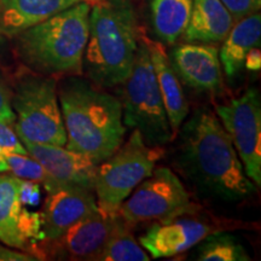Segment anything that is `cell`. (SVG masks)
<instances>
[{
	"label": "cell",
	"mask_w": 261,
	"mask_h": 261,
	"mask_svg": "<svg viewBox=\"0 0 261 261\" xmlns=\"http://www.w3.org/2000/svg\"><path fill=\"white\" fill-rule=\"evenodd\" d=\"M179 132L175 163L204 195L225 202L247 200L256 185L247 177L230 136L211 110L196 109Z\"/></svg>",
	"instance_id": "obj_1"
},
{
	"label": "cell",
	"mask_w": 261,
	"mask_h": 261,
	"mask_svg": "<svg viewBox=\"0 0 261 261\" xmlns=\"http://www.w3.org/2000/svg\"><path fill=\"white\" fill-rule=\"evenodd\" d=\"M57 93L67 133L65 148L99 165L121 146L126 126L120 99L81 75L62 79Z\"/></svg>",
	"instance_id": "obj_2"
},
{
	"label": "cell",
	"mask_w": 261,
	"mask_h": 261,
	"mask_svg": "<svg viewBox=\"0 0 261 261\" xmlns=\"http://www.w3.org/2000/svg\"><path fill=\"white\" fill-rule=\"evenodd\" d=\"M140 27L132 0H103L91 6L83 73L102 89L125 83L132 70Z\"/></svg>",
	"instance_id": "obj_3"
},
{
	"label": "cell",
	"mask_w": 261,
	"mask_h": 261,
	"mask_svg": "<svg viewBox=\"0 0 261 261\" xmlns=\"http://www.w3.org/2000/svg\"><path fill=\"white\" fill-rule=\"evenodd\" d=\"M90 10L81 2L15 35L16 54L24 67L55 77L83 74Z\"/></svg>",
	"instance_id": "obj_4"
},
{
	"label": "cell",
	"mask_w": 261,
	"mask_h": 261,
	"mask_svg": "<svg viewBox=\"0 0 261 261\" xmlns=\"http://www.w3.org/2000/svg\"><path fill=\"white\" fill-rule=\"evenodd\" d=\"M57 79L22 67L15 74L11 107L21 142L64 146L67 133L57 93Z\"/></svg>",
	"instance_id": "obj_5"
},
{
	"label": "cell",
	"mask_w": 261,
	"mask_h": 261,
	"mask_svg": "<svg viewBox=\"0 0 261 261\" xmlns=\"http://www.w3.org/2000/svg\"><path fill=\"white\" fill-rule=\"evenodd\" d=\"M122 90V121L138 130L149 146H163L174 136L169 123L148 46V37L140 29L135 63Z\"/></svg>",
	"instance_id": "obj_6"
},
{
	"label": "cell",
	"mask_w": 261,
	"mask_h": 261,
	"mask_svg": "<svg viewBox=\"0 0 261 261\" xmlns=\"http://www.w3.org/2000/svg\"><path fill=\"white\" fill-rule=\"evenodd\" d=\"M162 155L161 146H149L133 129L125 144L98 165L94 180L98 208L107 214L119 213L122 202L151 174Z\"/></svg>",
	"instance_id": "obj_7"
},
{
	"label": "cell",
	"mask_w": 261,
	"mask_h": 261,
	"mask_svg": "<svg viewBox=\"0 0 261 261\" xmlns=\"http://www.w3.org/2000/svg\"><path fill=\"white\" fill-rule=\"evenodd\" d=\"M132 192L119 208L120 217L126 224L159 221L196 210L184 184L167 167L154 168Z\"/></svg>",
	"instance_id": "obj_8"
},
{
	"label": "cell",
	"mask_w": 261,
	"mask_h": 261,
	"mask_svg": "<svg viewBox=\"0 0 261 261\" xmlns=\"http://www.w3.org/2000/svg\"><path fill=\"white\" fill-rule=\"evenodd\" d=\"M221 125L230 136L247 177L261 185V99L256 89H248L228 104L215 107Z\"/></svg>",
	"instance_id": "obj_9"
},
{
	"label": "cell",
	"mask_w": 261,
	"mask_h": 261,
	"mask_svg": "<svg viewBox=\"0 0 261 261\" xmlns=\"http://www.w3.org/2000/svg\"><path fill=\"white\" fill-rule=\"evenodd\" d=\"M44 187L47 191L41 212L45 241L56 240L77 221L99 210L92 189L55 180Z\"/></svg>",
	"instance_id": "obj_10"
},
{
	"label": "cell",
	"mask_w": 261,
	"mask_h": 261,
	"mask_svg": "<svg viewBox=\"0 0 261 261\" xmlns=\"http://www.w3.org/2000/svg\"><path fill=\"white\" fill-rule=\"evenodd\" d=\"M117 214V213H116ZM114 215L98 210L47 243L50 255L61 260H99L113 226Z\"/></svg>",
	"instance_id": "obj_11"
},
{
	"label": "cell",
	"mask_w": 261,
	"mask_h": 261,
	"mask_svg": "<svg viewBox=\"0 0 261 261\" xmlns=\"http://www.w3.org/2000/svg\"><path fill=\"white\" fill-rule=\"evenodd\" d=\"M184 213L159 220L139 238L140 246L155 259L171 257L197 246L205 236L213 232L212 225Z\"/></svg>",
	"instance_id": "obj_12"
},
{
	"label": "cell",
	"mask_w": 261,
	"mask_h": 261,
	"mask_svg": "<svg viewBox=\"0 0 261 261\" xmlns=\"http://www.w3.org/2000/svg\"><path fill=\"white\" fill-rule=\"evenodd\" d=\"M168 60L178 76L191 89L219 93L223 87L219 50L214 45L202 42L178 45L171 51Z\"/></svg>",
	"instance_id": "obj_13"
},
{
	"label": "cell",
	"mask_w": 261,
	"mask_h": 261,
	"mask_svg": "<svg viewBox=\"0 0 261 261\" xmlns=\"http://www.w3.org/2000/svg\"><path fill=\"white\" fill-rule=\"evenodd\" d=\"M28 155L44 167L52 180L94 190L98 163L89 156L64 146L22 142Z\"/></svg>",
	"instance_id": "obj_14"
},
{
	"label": "cell",
	"mask_w": 261,
	"mask_h": 261,
	"mask_svg": "<svg viewBox=\"0 0 261 261\" xmlns=\"http://www.w3.org/2000/svg\"><path fill=\"white\" fill-rule=\"evenodd\" d=\"M85 0H0V25L6 37L46 21Z\"/></svg>",
	"instance_id": "obj_15"
},
{
	"label": "cell",
	"mask_w": 261,
	"mask_h": 261,
	"mask_svg": "<svg viewBox=\"0 0 261 261\" xmlns=\"http://www.w3.org/2000/svg\"><path fill=\"white\" fill-rule=\"evenodd\" d=\"M148 46L166 113L173 132L175 133L189 115V103L179 76L172 68L163 45L148 38Z\"/></svg>",
	"instance_id": "obj_16"
},
{
	"label": "cell",
	"mask_w": 261,
	"mask_h": 261,
	"mask_svg": "<svg viewBox=\"0 0 261 261\" xmlns=\"http://www.w3.org/2000/svg\"><path fill=\"white\" fill-rule=\"evenodd\" d=\"M233 23L221 0H192L190 19L182 38L187 42L219 44Z\"/></svg>",
	"instance_id": "obj_17"
},
{
	"label": "cell",
	"mask_w": 261,
	"mask_h": 261,
	"mask_svg": "<svg viewBox=\"0 0 261 261\" xmlns=\"http://www.w3.org/2000/svg\"><path fill=\"white\" fill-rule=\"evenodd\" d=\"M261 15L260 12L246 16L234 22L227 33L219 50V60L224 73L233 77L244 68V61L252 48L260 46Z\"/></svg>",
	"instance_id": "obj_18"
},
{
	"label": "cell",
	"mask_w": 261,
	"mask_h": 261,
	"mask_svg": "<svg viewBox=\"0 0 261 261\" xmlns=\"http://www.w3.org/2000/svg\"><path fill=\"white\" fill-rule=\"evenodd\" d=\"M192 0H150V19L155 35L166 45L175 44L189 24Z\"/></svg>",
	"instance_id": "obj_19"
},
{
	"label": "cell",
	"mask_w": 261,
	"mask_h": 261,
	"mask_svg": "<svg viewBox=\"0 0 261 261\" xmlns=\"http://www.w3.org/2000/svg\"><path fill=\"white\" fill-rule=\"evenodd\" d=\"M21 179L11 173L0 174V243L16 249H24L18 230L22 203L18 189Z\"/></svg>",
	"instance_id": "obj_20"
},
{
	"label": "cell",
	"mask_w": 261,
	"mask_h": 261,
	"mask_svg": "<svg viewBox=\"0 0 261 261\" xmlns=\"http://www.w3.org/2000/svg\"><path fill=\"white\" fill-rule=\"evenodd\" d=\"M102 261H149L148 253L137 243L126 221L117 213L114 215L113 226L100 254Z\"/></svg>",
	"instance_id": "obj_21"
},
{
	"label": "cell",
	"mask_w": 261,
	"mask_h": 261,
	"mask_svg": "<svg viewBox=\"0 0 261 261\" xmlns=\"http://www.w3.org/2000/svg\"><path fill=\"white\" fill-rule=\"evenodd\" d=\"M196 259L200 261H248L244 247L228 233H210L198 243Z\"/></svg>",
	"instance_id": "obj_22"
},
{
	"label": "cell",
	"mask_w": 261,
	"mask_h": 261,
	"mask_svg": "<svg viewBox=\"0 0 261 261\" xmlns=\"http://www.w3.org/2000/svg\"><path fill=\"white\" fill-rule=\"evenodd\" d=\"M6 162H8L9 173L19 179L37 181L42 185H46L52 180L44 167L31 155L8 151L6 152Z\"/></svg>",
	"instance_id": "obj_23"
},
{
	"label": "cell",
	"mask_w": 261,
	"mask_h": 261,
	"mask_svg": "<svg viewBox=\"0 0 261 261\" xmlns=\"http://www.w3.org/2000/svg\"><path fill=\"white\" fill-rule=\"evenodd\" d=\"M221 3L232 16L234 22L257 12L261 6V0H221Z\"/></svg>",
	"instance_id": "obj_24"
},
{
	"label": "cell",
	"mask_w": 261,
	"mask_h": 261,
	"mask_svg": "<svg viewBox=\"0 0 261 261\" xmlns=\"http://www.w3.org/2000/svg\"><path fill=\"white\" fill-rule=\"evenodd\" d=\"M16 120L15 113L11 107V89L10 84L0 71V121H4L14 126Z\"/></svg>",
	"instance_id": "obj_25"
},
{
	"label": "cell",
	"mask_w": 261,
	"mask_h": 261,
	"mask_svg": "<svg viewBox=\"0 0 261 261\" xmlns=\"http://www.w3.org/2000/svg\"><path fill=\"white\" fill-rule=\"evenodd\" d=\"M0 146L10 150V151L18 152V154H28L24 145L16 135L14 126L9 125L4 121H0Z\"/></svg>",
	"instance_id": "obj_26"
},
{
	"label": "cell",
	"mask_w": 261,
	"mask_h": 261,
	"mask_svg": "<svg viewBox=\"0 0 261 261\" xmlns=\"http://www.w3.org/2000/svg\"><path fill=\"white\" fill-rule=\"evenodd\" d=\"M18 196L22 205H37L41 198L40 184L37 181L21 179Z\"/></svg>",
	"instance_id": "obj_27"
},
{
	"label": "cell",
	"mask_w": 261,
	"mask_h": 261,
	"mask_svg": "<svg viewBox=\"0 0 261 261\" xmlns=\"http://www.w3.org/2000/svg\"><path fill=\"white\" fill-rule=\"evenodd\" d=\"M39 259L34 254L28 252H18L15 248L0 244V261H38Z\"/></svg>",
	"instance_id": "obj_28"
},
{
	"label": "cell",
	"mask_w": 261,
	"mask_h": 261,
	"mask_svg": "<svg viewBox=\"0 0 261 261\" xmlns=\"http://www.w3.org/2000/svg\"><path fill=\"white\" fill-rule=\"evenodd\" d=\"M244 67L250 71H259L261 68V52L259 47H254L248 52Z\"/></svg>",
	"instance_id": "obj_29"
},
{
	"label": "cell",
	"mask_w": 261,
	"mask_h": 261,
	"mask_svg": "<svg viewBox=\"0 0 261 261\" xmlns=\"http://www.w3.org/2000/svg\"><path fill=\"white\" fill-rule=\"evenodd\" d=\"M8 151H10V150L0 146V174L2 173H9L8 162H6V152Z\"/></svg>",
	"instance_id": "obj_30"
},
{
	"label": "cell",
	"mask_w": 261,
	"mask_h": 261,
	"mask_svg": "<svg viewBox=\"0 0 261 261\" xmlns=\"http://www.w3.org/2000/svg\"><path fill=\"white\" fill-rule=\"evenodd\" d=\"M5 37H6V35L4 34V32H3L2 25H0V48H2V47H3V45H4V42H5Z\"/></svg>",
	"instance_id": "obj_31"
},
{
	"label": "cell",
	"mask_w": 261,
	"mask_h": 261,
	"mask_svg": "<svg viewBox=\"0 0 261 261\" xmlns=\"http://www.w3.org/2000/svg\"><path fill=\"white\" fill-rule=\"evenodd\" d=\"M85 2H86L87 4H90L91 6H92V5H94V4H97V3L103 2V0H85Z\"/></svg>",
	"instance_id": "obj_32"
}]
</instances>
